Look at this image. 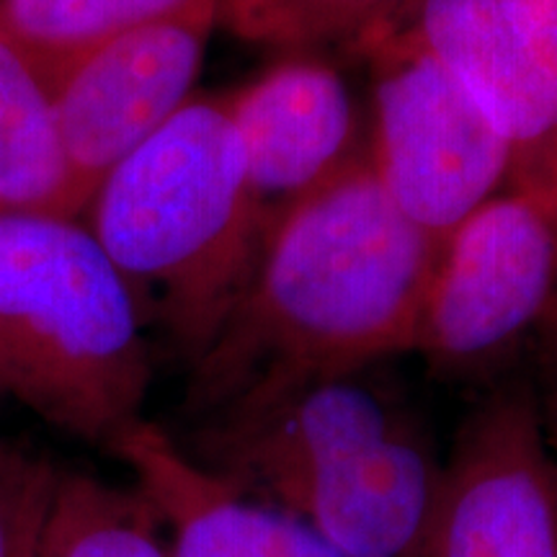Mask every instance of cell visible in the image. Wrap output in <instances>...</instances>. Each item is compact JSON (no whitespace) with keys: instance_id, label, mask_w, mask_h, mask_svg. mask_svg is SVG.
Listing matches in <instances>:
<instances>
[{"instance_id":"obj_20","label":"cell","mask_w":557,"mask_h":557,"mask_svg":"<svg viewBox=\"0 0 557 557\" xmlns=\"http://www.w3.org/2000/svg\"><path fill=\"white\" fill-rule=\"evenodd\" d=\"M555 449H557V444H555Z\"/></svg>"},{"instance_id":"obj_15","label":"cell","mask_w":557,"mask_h":557,"mask_svg":"<svg viewBox=\"0 0 557 557\" xmlns=\"http://www.w3.org/2000/svg\"><path fill=\"white\" fill-rule=\"evenodd\" d=\"M220 0H0V32L45 83L103 41Z\"/></svg>"},{"instance_id":"obj_13","label":"cell","mask_w":557,"mask_h":557,"mask_svg":"<svg viewBox=\"0 0 557 557\" xmlns=\"http://www.w3.org/2000/svg\"><path fill=\"white\" fill-rule=\"evenodd\" d=\"M0 209L70 212L67 169L45 83L0 32Z\"/></svg>"},{"instance_id":"obj_6","label":"cell","mask_w":557,"mask_h":557,"mask_svg":"<svg viewBox=\"0 0 557 557\" xmlns=\"http://www.w3.org/2000/svg\"><path fill=\"white\" fill-rule=\"evenodd\" d=\"M421 557H557V449L537 387H491L459 423Z\"/></svg>"},{"instance_id":"obj_1","label":"cell","mask_w":557,"mask_h":557,"mask_svg":"<svg viewBox=\"0 0 557 557\" xmlns=\"http://www.w3.org/2000/svg\"><path fill=\"white\" fill-rule=\"evenodd\" d=\"M438 250L382 189L367 145L271 225L240 297L189 367L184 408L201 421L250 395L413 351Z\"/></svg>"},{"instance_id":"obj_14","label":"cell","mask_w":557,"mask_h":557,"mask_svg":"<svg viewBox=\"0 0 557 557\" xmlns=\"http://www.w3.org/2000/svg\"><path fill=\"white\" fill-rule=\"evenodd\" d=\"M37 557H171V553L156 511L137 487L58 470L41 517Z\"/></svg>"},{"instance_id":"obj_10","label":"cell","mask_w":557,"mask_h":557,"mask_svg":"<svg viewBox=\"0 0 557 557\" xmlns=\"http://www.w3.org/2000/svg\"><path fill=\"white\" fill-rule=\"evenodd\" d=\"M225 99L267 233L367 152L357 99L318 52H284Z\"/></svg>"},{"instance_id":"obj_12","label":"cell","mask_w":557,"mask_h":557,"mask_svg":"<svg viewBox=\"0 0 557 557\" xmlns=\"http://www.w3.org/2000/svg\"><path fill=\"white\" fill-rule=\"evenodd\" d=\"M444 459L416 421L359 455L289 487V513L344 557H421Z\"/></svg>"},{"instance_id":"obj_19","label":"cell","mask_w":557,"mask_h":557,"mask_svg":"<svg viewBox=\"0 0 557 557\" xmlns=\"http://www.w3.org/2000/svg\"><path fill=\"white\" fill-rule=\"evenodd\" d=\"M549 331H553V338H555V377H553V385L547 389V395L540 393V398H542V408H545L549 438H553V444H557V315L553 323H549Z\"/></svg>"},{"instance_id":"obj_11","label":"cell","mask_w":557,"mask_h":557,"mask_svg":"<svg viewBox=\"0 0 557 557\" xmlns=\"http://www.w3.org/2000/svg\"><path fill=\"white\" fill-rule=\"evenodd\" d=\"M169 534L171 557H344L289 513L235 491L176 438L137 421L109 444Z\"/></svg>"},{"instance_id":"obj_3","label":"cell","mask_w":557,"mask_h":557,"mask_svg":"<svg viewBox=\"0 0 557 557\" xmlns=\"http://www.w3.org/2000/svg\"><path fill=\"white\" fill-rule=\"evenodd\" d=\"M150 382L145 305L86 220L0 209V393L109 449Z\"/></svg>"},{"instance_id":"obj_5","label":"cell","mask_w":557,"mask_h":557,"mask_svg":"<svg viewBox=\"0 0 557 557\" xmlns=\"http://www.w3.org/2000/svg\"><path fill=\"white\" fill-rule=\"evenodd\" d=\"M354 54L372 70V169L393 205L444 246L508 184L517 165L513 145L429 52L367 45Z\"/></svg>"},{"instance_id":"obj_7","label":"cell","mask_w":557,"mask_h":557,"mask_svg":"<svg viewBox=\"0 0 557 557\" xmlns=\"http://www.w3.org/2000/svg\"><path fill=\"white\" fill-rule=\"evenodd\" d=\"M220 5L114 37L45 81L67 169L70 212L194 99Z\"/></svg>"},{"instance_id":"obj_18","label":"cell","mask_w":557,"mask_h":557,"mask_svg":"<svg viewBox=\"0 0 557 557\" xmlns=\"http://www.w3.org/2000/svg\"><path fill=\"white\" fill-rule=\"evenodd\" d=\"M54 478H58V470L52 472V478L47 480L45 485L34 493V498L29 500L24 513V524H21V534L16 542V553L13 557H37V537H39V527H41V517H45L47 500H50Z\"/></svg>"},{"instance_id":"obj_4","label":"cell","mask_w":557,"mask_h":557,"mask_svg":"<svg viewBox=\"0 0 557 557\" xmlns=\"http://www.w3.org/2000/svg\"><path fill=\"white\" fill-rule=\"evenodd\" d=\"M557 315V152L521 163L444 240L413 351L438 377L498 372Z\"/></svg>"},{"instance_id":"obj_8","label":"cell","mask_w":557,"mask_h":557,"mask_svg":"<svg viewBox=\"0 0 557 557\" xmlns=\"http://www.w3.org/2000/svg\"><path fill=\"white\" fill-rule=\"evenodd\" d=\"M367 45L442 62L508 137L517 165L557 152V0H403L348 50Z\"/></svg>"},{"instance_id":"obj_2","label":"cell","mask_w":557,"mask_h":557,"mask_svg":"<svg viewBox=\"0 0 557 557\" xmlns=\"http://www.w3.org/2000/svg\"><path fill=\"white\" fill-rule=\"evenodd\" d=\"M81 218L191 367L267 238L225 96H194L101 181Z\"/></svg>"},{"instance_id":"obj_16","label":"cell","mask_w":557,"mask_h":557,"mask_svg":"<svg viewBox=\"0 0 557 557\" xmlns=\"http://www.w3.org/2000/svg\"><path fill=\"white\" fill-rule=\"evenodd\" d=\"M403 0H220L218 24L248 45L318 52L354 45Z\"/></svg>"},{"instance_id":"obj_9","label":"cell","mask_w":557,"mask_h":557,"mask_svg":"<svg viewBox=\"0 0 557 557\" xmlns=\"http://www.w3.org/2000/svg\"><path fill=\"white\" fill-rule=\"evenodd\" d=\"M369 372L305 380L230 403L201 418L194 449H184L235 491L276 504L289 487L413 421L398 395Z\"/></svg>"},{"instance_id":"obj_17","label":"cell","mask_w":557,"mask_h":557,"mask_svg":"<svg viewBox=\"0 0 557 557\" xmlns=\"http://www.w3.org/2000/svg\"><path fill=\"white\" fill-rule=\"evenodd\" d=\"M52 472V465L29 459L0 442V557L16 553L26 506Z\"/></svg>"}]
</instances>
